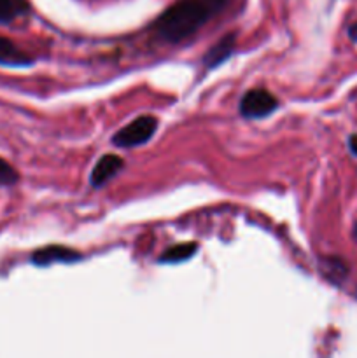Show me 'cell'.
Returning <instances> with one entry per match:
<instances>
[{"instance_id":"cell-8","label":"cell","mask_w":357,"mask_h":358,"mask_svg":"<svg viewBox=\"0 0 357 358\" xmlns=\"http://www.w3.org/2000/svg\"><path fill=\"white\" fill-rule=\"evenodd\" d=\"M198 250V245L196 243H182L175 245V247L168 248L163 255L160 257V262L164 264H177V262H184L188 259H191L192 255Z\"/></svg>"},{"instance_id":"cell-7","label":"cell","mask_w":357,"mask_h":358,"mask_svg":"<svg viewBox=\"0 0 357 358\" xmlns=\"http://www.w3.org/2000/svg\"><path fill=\"white\" fill-rule=\"evenodd\" d=\"M233 49H234V35L230 34L226 35L223 41L217 42V44L206 52L205 59H203V62H205V66H209V69H216V66H219L220 63H224L227 58H230Z\"/></svg>"},{"instance_id":"cell-9","label":"cell","mask_w":357,"mask_h":358,"mask_svg":"<svg viewBox=\"0 0 357 358\" xmlns=\"http://www.w3.org/2000/svg\"><path fill=\"white\" fill-rule=\"evenodd\" d=\"M24 10L23 0H0V24L10 23Z\"/></svg>"},{"instance_id":"cell-4","label":"cell","mask_w":357,"mask_h":358,"mask_svg":"<svg viewBox=\"0 0 357 358\" xmlns=\"http://www.w3.org/2000/svg\"><path fill=\"white\" fill-rule=\"evenodd\" d=\"M125 166V161L121 159L115 154H105L94 164L93 171H91L90 182L93 187H102V185L107 184L108 180L115 177L119 173V170Z\"/></svg>"},{"instance_id":"cell-10","label":"cell","mask_w":357,"mask_h":358,"mask_svg":"<svg viewBox=\"0 0 357 358\" xmlns=\"http://www.w3.org/2000/svg\"><path fill=\"white\" fill-rule=\"evenodd\" d=\"M20 180V175L18 171L7 163L6 159L0 157V187H9V185H14Z\"/></svg>"},{"instance_id":"cell-3","label":"cell","mask_w":357,"mask_h":358,"mask_svg":"<svg viewBox=\"0 0 357 358\" xmlns=\"http://www.w3.org/2000/svg\"><path fill=\"white\" fill-rule=\"evenodd\" d=\"M276 98L266 90H251L241 96L240 114L245 119H262L268 117L276 110Z\"/></svg>"},{"instance_id":"cell-6","label":"cell","mask_w":357,"mask_h":358,"mask_svg":"<svg viewBox=\"0 0 357 358\" xmlns=\"http://www.w3.org/2000/svg\"><path fill=\"white\" fill-rule=\"evenodd\" d=\"M34 63V59L18 48L13 41L6 37H0V65L4 66H28Z\"/></svg>"},{"instance_id":"cell-1","label":"cell","mask_w":357,"mask_h":358,"mask_svg":"<svg viewBox=\"0 0 357 358\" xmlns=\"http://www.w3.org/2000/svg\"><path fill=\"white\" fill-rule=\"evenodd\" d=\"M224 6V0H178L156 20L154 30L167 42H181L195 35Z\"/></svg>"},{"instance_id":"cell-12","label":"cell","mask_w":357,"mask_h":358,"mask_svg":"<svg viewBox=\"0 0 357 358\" xmlns=\"http://www.w3.org/2000/svg\"><path fill=\"white\" fill-rule=\"evenodd\" d=\"M350 35H352V38H356L357 41V24H354V27L350 28Z\"/></svg>"},{"instance_id":"cell-5","label":"cell","mask_w":357,"mask_h":358,"mask_svg":"<svg viewBox=\"0 0 357 358\" xmlns=\"http://www.w3.org/2000/svg\"><path fill=\"white\" fill-rule=\"evenodd\" d=\"M80 259V254L70 248L59 247V245H52V247H46L42 250L34 252L31 255V262L35 266H51L63 262V264H70V262H77Z\"/></svg>"},{"instance_id":"cell-2","label":"cell","mask_w":357,"mask_h":358,"mask_svg":"<svg viewBox=\"0 0 357 358\" xmlns=\"http://www.w3.org/2000/svg\"><path fill=\"white\" fill-rule=\"evenodd\" d=\"M158 129V119L153 115H140V117L133 119L130 124L119 129L114 135L112 142L114 145L122 147V149H132V147L144 145L153 138V135Z\"/></svg>"},{"instance_id":"cell-11","label":"cell","mask_w":357,"mask_h":358,"mask_svg":"<svg viewBox=\"0 0 357 358\" xmlns=\"http://www.w3.org/2000/svg\"><path fill=\"white\" fill-rule=\"evenodd\" d=\"M349 147H350V150H352V154H356V156H357V135L350 136Z\"/></svg>"}]
</instances>
